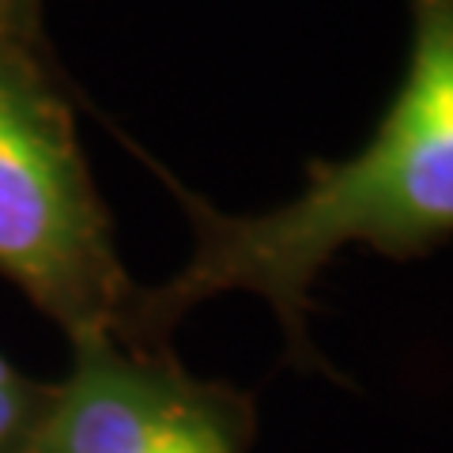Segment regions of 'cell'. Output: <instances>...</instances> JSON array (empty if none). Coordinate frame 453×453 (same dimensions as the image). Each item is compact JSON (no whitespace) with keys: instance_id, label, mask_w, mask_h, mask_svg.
I'll list each match as a JSON object with an SVG mask.
<instances>
[{"instance_id":"3","label":"cell","mask_w":453,"mask_h":453,"mask_svg":"<svg viewBox=\"0 0 453 453\" xmlns=\"http://www.w3.org/2000/svg\"><path fill=\"white\" fill-rule=\"evenodd\" d=\"M68 351L27 453H250L253 401L189 374L170 348L91 333L68 340Z\"/></svg>"},{"instance_id":"2","label":"cell","mask_w":453,"mask_h":453,"mask_svg":"<svg viewBox=\"0 0 453 453\" xmlns=\"http://www.w3.org/2000/svg\"><path fill=\"white\" fill-rule=\"evenodd\" d=\"M0 280L65 340H121L140 288L80 144L73 83L46 31L16 27H0Z\"/></svg>"},{"instance_id":"4","label":"cell","mask_w":453,"mask_h":453,"mask_svg":"<svg viewBox=\"0 0 453 453\" xmlns=\"http://www.w3.org/2000/svg\"><path fill=\"white\" fill-rule=\"evenodd\" d=\"M53 381L19 371L0 351V453H27L50 408Z\"/></svg>"},{"instance_id":"1","label":"cell","mask_w":453,"mask_h":453,"mask_svg":"<svg viewBox=\"0 0 453 453\" xmlns=\"http://www.w3.org/2000/svg\"><path fill=\"white\" fill-rule=\"evenodd\" d=\"M408 57L374 133L348 159H310L303 189L265 211H223L148 155L113 136L186 211L193 250L155 288H136L125 344L170 348L178 321L219 295L242 291L273 306L299 371H325L310 344V291L344 246L416 261L453 238V0H404Z\"/></svg>"},{"instance_id":"5","label":"cell","mask_w":453,"mask_h":453,"mask_svg":"<svg viewBox=\"0 0 453 453\" xmlns=\"http://www.w3.org/2000/svg\"><path fill=\"white\" fill-rule=\"evenodd\" d=\"M0 27L46 31V27H42V0H0Z\"/></svg>"}]
</instances>
